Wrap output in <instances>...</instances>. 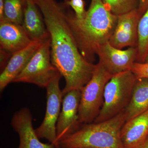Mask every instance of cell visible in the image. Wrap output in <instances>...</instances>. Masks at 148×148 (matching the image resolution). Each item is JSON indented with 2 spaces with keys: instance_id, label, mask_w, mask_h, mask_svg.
<instances>
[{
  "instance_id": "d6986e66",
  "label": "cell",
  "mask_w": 148,
  "mask_h": 148,
  "mask_svg": "<svg viewBox=\"0 0 148 148\" xmlns=\"http://www.w3.org/2000/svg\"><path fill=\"white\" fill-rule=\"evenodd\" d=\"M112 13L116 16L138 9L140 0H103Z\"/></svg>"
},
{
  "instance_id": "2e32d148",
  "label": "cell",
  "mask_w": 148,
  "mask_h": 148,
  "mask_svg": "<svg viewBox=\"0 0 148 148\" xmlns=\"http://www.w3.org/2000/svg\"><path fill=\"white\" fill-rule=\"evenodd\" d=\"M148 110V78H137L130 102L125 110L126 121Z\"/></svg>"
},
{
  "instance_id": "44dd1931",
  "label": "cell",
  "mask_w": 148,
  "mask_h": 148,
  "mask_svg": "<svg viewBox=\"0 0 148 148\" xmlns=\"http://www.w3.org/2000/svg\"><path fill=\"white\" fill-rule=\"evenodd\" d=\"M131 71L137 78H148V63L135 62Z\"/></svg>"
},
{
  "instance_id": "9a60e30c",
  "label": "cell",
  "mask_w": 148,
  "mask_h": 148,
  "mask_svg": "<svg viewBox=\"0 0 148 148\" xmlns=\"http://www.w3.org/2000/svg\"><path fill=\"white\" fill-rule=\"evenodd\" d=\"M125 148L142 144L148 138V110L125 123L121 132Z\"/></svg>"
},
{
  "instance_id": "6da1fadb",
  "label": "cell",
  "mask_w": 148,
  "mask_h": 148,
  "mask_svg": "<svg viewBox=\"0 0 148 148\" xmlns=\"http://www.w3.org/2000/svg\"><path fill=\"white\" fill-rule=\"evenodd\" d=\"M34 1L49 34L51 62L66 81L63 97L71 90H81L91 79L96 64L82 55L63 7L55 0Z\"/></svg>"
},
{
  "instance_id": "30bf717a",
  "label": "cell",
  "mask_w": 148,
  "mask_h": 148,
  "mask_svg": "<svg viewBox=\"0 0 148 148\" xmlns=\"http://www.w3.org/2000/svg\"><path fill=\"white\" fill-rule=\"evenodd\" d=\"M142 15L138 9L118 16L116 27L109 42L116 48L137 47L138 27Z\"/></svg>"
},
{
  "instance_id": "7a4b0ae2",
  "label": "cell",
  "mask_w": 148,
  "mask_h": 148,
  "mask_svg": "<svg viewBox=\"0 0 148 148\" xmlns=\"http://www.w3.org/2000/svg\"><path fill=\"white\" fill-rule=\"evenodd\" d=\"M67 19L82 55L92 63L99 48L108 42L118 20L103 0H92L84 17L67 13Z\"/></svg>"
},
{
  "instance_id": "7402d4cb",
  "label": "cell",
  "mask_w": 148,
  "mask_h": 148,
  "mask_svg": "<svg viewBox=\"0 0 148 148\" xmlns=\"http://www.w3.org/2000/svg\"><path fill=\"white\" fill-rule=\"evenodd\" d=\"M148 7V0H140L138 10L142 15L145 12Z\"/></svg>"
},
{
  "instance_id": "3957f363",
  "label": "cell",
  "mask_w": 148,
  "mask_h": 148,
  "mask_svg": "<svg viewBox=\"0 0 148 148\" xmlns=\"http://www.w3.org/2000/svg\"><path fill=\"white\" fill-rule=\"evenodd\" d=\"M126 120L124 110L105 121L84 124L59 142L58 148H125L121 132Z\"/></svg>"
},
{
  "instance_id": "9c48e42d",
  "label": "cell",
  "mask_w": 148,
  "mask_h": 148,
  "mask_svg": "<svg viewBox=\"0 0 148 148\" xmlns=\"http://www.w3.org/2000/svg\"><path fill=\"white\" fill-rule=\"evenodd\" d=\"M81 91L74 90L64 95L62 108L56 125V140L59 142L76 131L81 126L79 121V108Z\"/></svg>"
},
{
  "instance_id": "d4e9b609",
  "label": "cell",
  "mask_w": 148,
  "mask_h": 148,
  "mask_svg": "<svg viewBox=\"0 0 148 148\" xmlns=\"http://www.w3.org/2000/svg\"><path fill=\"white\" fill-rule=\"evenodd\" d=\"M145 62H146V63H148V56L147 58V60H146V61Z\"/></svg>"
},
{
  "instance_id": "277c9868",
  "label": "cell",
  "mask_w": 148,
  "mask_h": 148,
  "mask_svg": "<svg viewBox=\"0 0 148 148\" xmlns=\"http://www.w3.org/2000/svg\"><path fill=\"white\" fill-rule=\"evenodd\" d=\"M137 79L131 71L114 75L106 85L103 106L93 122L107 120L125 110L131 100Z\"/></svg>"
},
{
  "instance_id": "7c38bea8",
  "label": "cell",
  "mask_w": 148,
  "mask_h": 148,
  "mask_svg": "<svg viewBox=\"0 0 148 148\" xmlns=\"http://www.w3.org/2000/svg\"><path fill=\"white\" fill-rule=\"evenodd\" d=\"M42 42L33 41L27 47L12 54L4 69L1 72V92H2L10 83L13 82L14 80L24 70Z\"/></svg>"
},
{
  "instance_id": "5b68a950",
  "label": "cell",
  "mask_w": 148,
  "mask_h": 148,
  "mask_svg": "<svg viewBox=\"0 0 148 148\" xmlns=\"http://www.w3.org/2000/svg\"><path fill=\"white\" fill-rule=\"evenodd\" d=\"M113 76L100 63L96 64L91 79L81 90L78 112L80 124L93 122L98 116L104 102L106 85Z\"/></svg>"
},
{
  "instance_id": "ffe728a7",
  "label": "cell",
  "mask_w": 148,
  "mask_h": 148,
  "mask_svg": "<svg viewBox=\"0 0 148 148\" xmlns=\"http://www.w3.org/2000/svg\"><path fill=\"white\" fill-rule=\"evenodd\" d=\"M65 3L73 10L76 18L81 19L85 15L86 11L85 9V3L84 0H66Z\"/></svg>"
},
{
  "instance_id": "5bb4252c",
  "label": "cell",
  "mask_w": 148,
  "mask_h": 148,
  "mask_svg": "<svg viewBox=\"0 0 148 148\" xmlns=\"http://www.w3.org/2000/svg\"><path fill=\"white\" fill-rule=\"evenodd\" d=\"M34 0H24L22 26L32 41L42 42L49 38L43 16Z\"/></svg>"
},
{
  "instance_id": "cb8c5ba5",
  "label": "cell",
  "mask_w": 148,
  "mask_h": 148,
  "mask_svg": "<svg viewBox=\"0 0 148 148\" xmlns=\"http://www.w3.org/2000/svg\"><path fill=\"white\" fill-rule=\"evenodd\" d=\"M132 148H148V138L142 144Z\"/></svg>"
},
{
  "instance_id": "e0dca14e",
  "label": "cell",
  "mask_w": 148,
  "mask_h": 148,
  "mask_svg": "<svg viewBox=\"0 0 148 148\" xmlns=\"http://www.w3.org/2000/svg\"><path fill=\"white\" fill-rule=\"evenodd\" d=\"M137 48L136 62L145 63L148 56V7L138 24Z\"/></svg>"
},
{
  "instance_id": "4fadbf2b",
  "label": "cell",
  "mask_w": 148,
  "mask_h": 148,
  "mask_svg": "<svg viewBox=\"0 0 148 148\" xmlns=\"http://www.w3.org/2000/svg\"><path fill=\"white\" fill-rule=\"evenodd\" d=\"M32 41L22 25L5 20L0 21L1 50L12 55Z\"/></svg>"
},
{
  "instance_id": "ac0fdd59",
  "label": "cell",
  "mask_w": 148,
  "mask_h": 148,
  "mask_svg": "<svg viewBox=\"0 0 148 148\" xmlns=\"http://www.w3.org/2000/svg\"><path fill=\"white\" fill-rule=\"evenodd\" d=\"M23 15L24 0H4V20L22 25Z\"/></svg>"
},
{
  "instance_id": "52a82bcc",
  "label": "cell",
  "mask_w": 148,
  "mask_h": 148,
  "mask_svg": "<svg viewBox=\"0 0 148 148\" xmlns=\"http://www.w3.org/2000/svg\"><path fill=\"white\" fill-rule=\"evenodd\" d=\"M62 76L60 73L46 88L47 106L45 116L41 124L35 129L37 136L44 138L58 148L56 140V125L61 111L63 96L59 82Z\"/></svg>"
},
{
  "instance_id": "603a6c76",
  "label": "cell",
  "mask_w": 148,
  "mask_h": 148,
  "mask_svg": "<svg viewBox=\"0 0 148 148\" xmlns=\"http://www.w3.org/2000/svg\"><path fill=\"white\" fill-rule=\"evenodd\" d=\"M4 0H0V21L4 20Z\"/></svg>"
},
{
  "instance_id": "8992f818",
  "label": "cell",
  "mask_w": 148,
  "mask_h": 148,
  "mask_svg": "<svg viewBox=\"0 0 148 148\" xmlns=\"http://www.w3.org/2000/svg\"><path fill=\"white\" fill-rule=\"evenodd\" d=\"M59 73L51 62L49 38L41 43L27 66L13 82L27 83L46 88Z\"/></svg>"
},
{
  "instance_id": "ba28073f",
  "label": "cell",
  "mask_w": 148,
  "mask_h": 148,
  "mask_svg": "<svg viewBox=\"0 0 148 148\" xmlns=\"http://www.w3.org/2000/svg\"><path fill=\"white\" fill-rule=\"evenodd\" d=\"M96 55L99 62L112 75L127 71H131L136 62L137 55L136 47H130L126 49L114 47L107 42L98 49Z\"/></svg>"
},
{
  "instance_id": "8fae6325",
  "label": "cell",
  "mask_w": 148,
  "mask_h": 148,
  "mask_svg": "<svg viewBox=\"0 0 148 148\" xmlns=\"http://www.w3.org/2000/svg\"><path fill=\"white\" fill-rule=\"evenodd\" d=\"M11 124L19 138L18 148H57L55 145L40 141L33 125V117L30 110L22 108L15 112Z\"/></svg>"
}]
</instances>
